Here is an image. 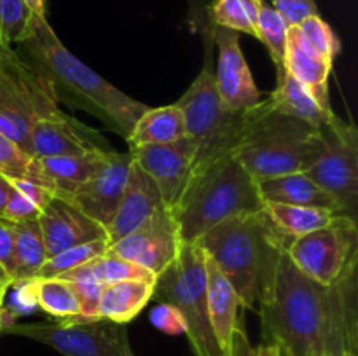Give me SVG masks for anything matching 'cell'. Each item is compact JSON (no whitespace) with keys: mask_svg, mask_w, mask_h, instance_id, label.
Listing matches in <instances>:
<instances>
[{"mask_svg":"<svg viewBox=\"0 0 358 356\" xmlns=\"http://www.w3.org/2000/svg\"><path fill=\"white\" fill-rule=\"evenodd\" d=\"M107 154L108 152H87L79 154V156L38 157V164L52 184L55 194L66 198L100 170Z\"/></svg>","mask_w":358,"mask_h":356,"instance_id":"24","label":"cell"},{"mask_svg":"<svg viewBox=\"0 0 358 356\" xmlns=\"http://www.w3.org/2000/svg\"><path fill=\"white\" fill-rule=\"evenodd\" d=\"M0 177L24 178L52 191V184L42 171L37 157L21 150L16 143L3 135H0Z\"/></svg>","mask_w":358,"mask_h":356,"instance_id":"31","label":"cell"},{"mask_svg":"<svg viewBox=\"0 0 358 356\" xmlns=\"http://www.w3.org/2000/svg\"><path fill=\"white\" fill-rule=\"evenodd\" d=\"M150 320H152L154 327L159 328L161 332L170 335L185 334V321L180 311L173 307L171 304L159 302V306L154 307L150 313Z\"/></svg>","mask_w":358,"mask_h":356,"instance_id":"38","label":"cell"},{"mask_svg":"<svg viewBox=\"0 0 358 356\" xmlns=\"http://www.w3.org/2000/svg\"><path fill=\"white\" fill-rule=\"evenodd\" d=\"M252 355V346L248 342L247 332H245L243 323L236 325L233 332V337H231L229 349H227V356H250Z\"/></svg>","mask_w":358,"mask_h":356,"instance_id":"40","label":"cell"},{"mask_svg":"<svg viewBox=\"0 0 358 356\" xmlns=\"http://www.w3.org/2000/svg\"><path fill=\"white\" fill-rule=\"evenodd\" d=\"M250 356H282V349L278 344H269V342H262L259 348H252Z\"/></svg>","mask_w":358,"mask_h":356,"instance_id":"41","label":"cell"},{"mask_svg":"<svg viewBox=\"0 0 358 356\" xmlns=\"http://www.w3.org/2000/svg\"><path fill=\"white\" fill-rule=\"evenodd\" d=\"M287 35H289L287 21L271 6L262 2L257 16V38L268 47V52L271 56V61L275 63L276 70L283 68V59H285L287 51Z\"/></svg>","mask_w":358,"mask_h":356,"instance_id":"34","label":"cell"},{"mask_svg":"<svg viewBox=\"0 0 358 356\" xmlns=\"http://www.w3.org/2000/svg\"><path fill=\"white\" fill-rule=\"evenodd\" d=\"M112 145L96 129L83 124L59 108L31 126L28 152L34 157L79 156L87 152H110Z\"/></svg>","mask_w":358,"mask_h":356,"instance_id":"14","label":"cell"},{"mask_svg":"<svg viewBox=\"0 0 358 356\" xmlns=\"http://www.w3.org/2000/svg\"><path fill=\"white\" fill-rule=\"evenodd\" d=\"M38 225L44 237L48 257L77 244L107 239L103 225L90 218L69 199L56 194L38 216Z\"/></svg>","mask_w":358,"mask_h":356,"instance_id":"17","label":"cell"},{"mask_svg":"<svg viewBox=\"0 0 358 356\" xmlns=\"http://www.w3.org/2000/svg\"><path fill=\"white\" fill-rule=\"evenodd\" d=\"M17 49L23 52L21 58L48 80L58 103L94 115L124 140L149 108L76 58L62 44L45 16H35L30 35L17 44Z\"/></svg>","mask_w":358,"mask_h":356,"instance_id":"2","label":"cell"},{"mask_svg":"<svg viewBox=\"0 0 358 356\" xmlns=\"http://www.w3.org/2000/svg\"><path fill=\"white\" fill-rule=\"evenodd\" d=\"M128 152L157 185L164 208L173 213V216L177 215L196 157L194 140L184 136L159 145L129 147Z\"/></svg>","mask_w":358,"mask_h":356,"instance_id":"13","label":"cell"},{"mask_svg":"<svg viewBox=\"0 0 358 356\" xmlns=\"http://www.w3.org/2000/svg\"><path fill=\"white\" fill-rule=\"evenodd\" d=\"M7 180L13 185V192L3 208V218L9 222L38 220L55 192L24 178H7Z\"/></svg>","mask_w":358,"mask_h":356,"instance_id":"29","label":"cell"},{"mask_svg":"<svg viewBox=\"0 0 358 356\" xmlns=\"http://www.w3.org/2000/svg\"><path fill=\"white\" fill-rule=\"evenodd\" d=\"M31 299L56 320H84L72 281L63 278H37L27 283Z\"/></svg>","mask_w":358,"mask_h":356,"instance_id":"27","label":"cell"},{"mask_svg":"<svg viewBox=\"0 0 358 356\" xmlns=\"http://www.w3.org/2000/svg\"><path fill=\"white\" fill-rule=\"evenodd\" d=\"M131 163L133 157L129 152L112 150L107 154L100 170L65 199L73 202L94 222L107 227L122 198Z\"/></svg>","mask_w":358,"mask_h":356,"instance_id":"15","label":"cell"},{"mask_svg":"<svg viewBox=\"0 0 358 356\" xmlns=\"http://www.w3.org/2000/svg\"><path fill=\"white\" fill-rule=\"evenodd\" d=\"M268 101L273 110L301 119L315 128H320L334 115L332 108L322 107L310 89L294 79L285 68L276 70V89L269 93Z\"/></svg>","mask_w":358,"mask_h":356,"instance_id":"22","label":"cell"},{"mask_svg":"<svg viewBox=\"0 0 358 356\" xmlns=\"http://www.w3.org/2000/svg\"><path fill=\"white\" fill-rule=\"evenodd\" d=\"M259 316L264 342L287 356L357 355V272L336 285H320L299 271L287 251Z\"/></svg>","mask_w":358,"mask_h":356,"instance_id":"1","label":"cell"},{"mask_svg":"<svg viewBox=\"0 0 358 356\" xmlns=\"http://www.w3.org/2000/svg\"><path fill=\"white\" fill-rule=\"evenodd\" d=\"M262 202H280V205L310 206V208L329 209L341 213L338 202L331 194L315 184L306 173H290L282 177L257 181Z\"/></svg>","mask_w":358,"mask_h":356,"instance_id":"21","label":"cell"},{"mask_svg":"<svg viewBox=\"0 0 358 356\" xmlns=\"http://www.w3.org/2000/svg\"><path fill=\"white\" fill-rule=\"evenodd\" d=\"M14 234V274L13 285L35 279L38 269L48 260L44 237L38 220L10 222Z\"/></svg>","mask_w":358,"mask_h":356,"instance_id":"26","label":"cell"},{"mask_svg":"<svg viewBox=\"0 0 358 356\" xmlns=\"http://www.w3.org/2000/svg\"><path fill=\"white\" fill-rule=\"evenodd\" d=\"M290 239L262 208L224 220L198 243L231 283L240 307L259 313L271 295L280 257Z\"/></svg>","mask_w":358,"mask_h":356,"instance_id":"3","label":"cell"},{"mask_svg":"<svg viewBox=\"0 0 358 356\" xmlns=\"http://www.w3.org/2000/svg\"><path fill=\"white\" fill-rule=\"evenodd\" d=\"M308 356H315V355H308Z\"/></svg>","mask_w":358,"mask_h":356,"instance_id":"47","label":"cell"},{"mask_svg":"<svg viewBox=\"0 0 358 356\" xmlns=\"http://www.w3.org/2000/svg\"><path fill=\"white\" fill-rule=\"evenodd\" d=\"M58 110L48 80L16 49L0 45V135L30 154L31 126Z\"/></svg>","mask_w":358,"mask_h":356,"instance_id":"8","label":"cell"},{"mask_svg":"<svg viewBox=\"0 0 358 356\" xmlns=\"http://www.w3.org/2000/svg\"><path fill=\"white\" fill-rule=\"evenodd\" d=\"M205 272H206V304H208L210 321L213 332L219 341L220 348L227 353L231 337L240 323V300L236 292L222 274L215 262L205 253Z\"/></svg>","mask_w":358,"mask_h":356,"instance_id":"20","label":"cell"},{"mask_svg":"<svg viewBox=\"0 0 358 356\" xmlns=\"http://www.w3.org/2000/svg\"><path fill=\"white\" fill-rule=\"evenodd\" d=\"M297 30L301 31V35L304 37V40L318 52L324 59H327L329 63L334 65L336 56L341 51V44H339L338 35L334 34V30L331 28V24L327 21H324L320 17V14L317 16L306 17L303 23L296 24Z\"/></svg>","mask_w":358,"mask_h":356,"instance_id":"36","label":"cell"},{"mask_svg":"<svg viewBox=\"0 0 358 356\" xmlns=\"http://www.w3.org/2000/svg\"><path fill=\"white\" fill-rule=\"evenodd\" d=\"M34 16H45V0H24Z\"/></svg>","mask_w":358,"mask_h":356,"instance_id":"42","label":"cell"},{"mask_svg":"<svg viewBox=\"0 0 358 356\" xmlns=\"http://www.w3.org/2000/svg\"><path fill=\"white\" fill-rule=\"evenodd\" d=\"M177 105L184 114L187 136L196 142V157L187 181L189 188L219 161L236 154L250 122V108L234 112L224 107L215 86L210 49L201 72Z\"/></svg>","mask_w":358,"mask_h":356,"instance_id":"5","label":"cell"},{"mask_svg":"<svg viewBox=\"0 0 358 356\" xmlns=\"http://www.w3.org/2000/svg\"><path fill=\"white\" fill-rule=\"evenodd\" d=\"M84 265H86L87 272H90L96 281H100L101 285H108V283L115 281H126V279H140V281L156 283L157 279L152 272L140 267V265L133 264V262L126 260V258L119 257V255L112 253L110 250H107L103 255L93 258V260L87 262V264Z\"/></svg>","mask_w":358,"mask_h":356,"instance_id":"33","label":"cell"},{"mask_svg":"<svg viewBox=\"0 0 358 356\" xmlns=\"http://www.w3.org/2000/svg\"><path fill=\"white\" fill-rule=\"evenodd\" d=\"M324 150L304 173L334 198L341 213L357 218L358 133L353 122L332 115L320 126Z\"/></svg>","mask_w":358,"mask_h":356,"instance_id":"11","label":"cell"},{"mask_svg":"<svg viewBox=\"0 0 358 356\" xmlns=\"http://www.w3.org/2000/svg\"><path fill=\"white\" fill-rule=\"evenodd\" d=\"M108 248H110V244H108L107 239L90 241V243L77 244V246L66 248V250L59 251V253L48 257V260L44 262V265L38 269L35 279L37 278H59V276L65 274V272L72 271V269L87 264V262H91L93 258L103 255Z\"/></svg>","mask_w":358,"mask_h":356,"instance_id":"32","label":"cell"},{"mask_svg":"<svg viewBox=\"0 0 358 356\" xmlns=\"http://www.w3.org/2000/svg\"><path fill=\"white\" fill-rule=\"evenodd\" d=\"M0 300H3V295H0Z\"/></svg>","mask_w":358,"mask_h":356,"instance_id":"46","label":"cell"},{"mask_svg":"<svg viewBox=\"0 0 358 356\" xmlns=\"http://www.w3.org/2000/svg\"><path fill=\"white\" fill-rule=\"evenodd\" d=\"M0 45H2V44H0Z\"/></svg>","mask_w":358,"mask_h":356,"instance_id":"48","label":"cell"},{"mask_svg":"<svg viewBox=\"0 0 358 356\" xmlns=\"http://www.w3.org/2000/svg\"><path fill=\"white\" fill-rule=\"evenodd\" d=\"M0 320H2V300H0Z\"/></svg>","mask_w":358,"mask_h":356,"instance_id":"44","label":"cell"},{"mask_svg":"<svg viewBox=\"0 0 358 356\" xmlns=\"http://www.w3.org/2000/svg\"><path fill=\"white\" fill-rule=\"evenodd\" d=\"M341 356H357V355H353V353H345V355H341Z\"/></svg>","mask_w":358,"mask_h":356,"instance_id":"45","label":"cell"},{"mask_svg":"<svg viewBox=\"0 0 358 356\" xmlns=\"http://www.w3.org/2000/svg\"><path fill=\"white\" fill-rule=\"evenodd\" d=\"M285 251L308 278L320 285H336L357 272V218L339 213L322 229L292 237Z\"/></svg>","mask_w":358,"mask_h":356,"instance_id":"9","label":"cell"},{"mask_svg":"<svg viewBox=\"0 0 358 356\" xmlns=\"http://www.w3.org/2000/svg\"><path fill=\"white\" fill-rule=\"evenodd\" d=\"M283 68L294 79L304 84L322 107L332 108L331 101H329V75L332 72V63L322 58L304 40V37L297 30V27H289Z\"/></svg>","mask_w":358,"mask_h":356,"instance_id":"19","label":"cell"},{"mask_svg":"<svg viewBox=\"0 0 358 356\" xmlns=\"http://www.w3.org/2000/svg\"><path fill=\"white\" fill-rule=\"evenodd\" d=\"M154 285L156 283L140 279L108 283L101 290L98 318H105L115 323H129L152 300Z\"/></svg>","mask_w":358,"mask_h":356,"instance_id":"23","label":"cell"},{"mask_svg":"<svg viewBox=\"0 0 358 356\" xmlns=\"http://www.w3.org/2000/svg\"><path fill=\"white\" fill-rule=\"evenodd\" d=\"M213 40L219 49V61L213 75L224 107L240 112L257 105L262 100L261 91L255 86L250 66L241 52L238 31L215 27Z\"/></svg>","mask_w":358,"mask_h":356,"instance_id":"16","label":"cell"},{"mask_svg":"<svg viewBox=\"0 0 358 356\" xmlns=\"http://www.w3.org/2000/svg\"><path fill=\"white\" fill-rule=\"evenodd\" d=\"M262 208H264L266 215L273 220V223L289 237L303 236V234L322 229L331 223L336 215H339V213L329 212V209L280 205V202H264Z\"/></svg>","mask_w":358,"mask_h":356,"instance_id":"28","label":"cell"},{"mask_svg":"<svg viewBox=\"0 0 358 356\" xmlns=\"http://www.w3.org/2000/svg\"><path fill=\"white\" fill-rule=\"evenodd\" d=\"M9 286H13V279H10V276L7 274V272L3 271L2 265H0V295H6Z\"/></svg>","mask_w":358,"mask_h":356,"instance_id":"43","label":"cell"},{"mask_svg":"<svg viewBox=\"0 0 358 356\" xmlns=\"http://www.w3.org/2000/svg\"><path fill=\"white\" fill-rule=\"evenodd\" d=\"M152 299L171 304L182 313L185 335L196 356H227L220 348L206 304L205 251L201 244L184 243L177 260L157 276Z\"/></svg>","mask_w":358,"mask_h":356,"instance_id":"7","label":"cell"},{"mask_svg":"<svg viewBox=\"0 0 358 356\" xmlns=\"http://www.w3.org/2000/svg\"><path fill=\"white\" fill-rule=\"evenodd\" d=\"M35 16L24 0H0V44L14 47L30 35Z\"/></svg>","mask_w":358,"mask_h":356,"instance_id":"35","label":"cell"},{"mask_svg":"<svg viewBox=\"0 0 358 356\" xmlns=\"http://www.w3.org/2000/svg\"><path fill=\"white\" fill-rule=\"evenodd\" d=\"M163 206V199H161L157 185L133 161L117 209H115L110 223L105 227L108 244L112 246L119 239L128 236L143 220L149 218L152 213H156Z\"/></svg>","mask_w":358,"mask_h":356,"instance_id":"18","label":"cell"},{"mask_svg":"<svg viewBox=\"0 0 358 356\" xmlns=\"http://www.w3.org/2000/svg\"><path fill=\"white\" fill-rule=\"evenodd\" d=\"M187 136L185 119L177 103L166 107L147 108L133 126L131 133L126 138L128 147L136 145H159L170 143Z\"/></svg>","mask_w":358,"mask_h":356,"instance_id":"25","label":"cell"},{"mask_svg":"<svg viewBox=\"0 0 358 356\" xmlns=\"http://www.w3.org/2000/svg\"><path fill=\"white\" fill-rule=\"evenodd\" d=\"M7 330L49 346L65 356H135L126 325L105 318L14 323Z\"/></svg>","mask_w":358,"mask_h":356,"instance_id":"10","label":"cell"},{"mask_svg":"<svg viewBox=\"0 0 358 356\" xmlns=\"http://www.w3.org/2000/svg\"><path fill=\"white\" fill-rule=\"evenodd\" d=\"M324 150L320 128L273 110L268 98L250 107V122L236 157L257 181L304 173Z\"/></svg>","mask_w":358,"mask_h":356,"instance_id":"4","label":"cell"},{"mask_svg":"<svg viewBox=\"0 0 358 356\" xmlns=\"http://www.w3.org/2000/svg\"><path fill=\"white\" fill-rule=\"evenodd\" d=\"M264 0H215L210 16L215 27L257 38V16Z\"/></svg>","mask_w":358,"mask_h":356,"instance_id":"30","label":"cell"},{"mask_svg":"<svg viewBox=\"0 0 358 356\" xmlns=\"http://www.w3.org/2000/svg\"><path fill=\"white\" fill-rule=\"evenodd\" d=\"M182 246L184 241L177 218L163 206L108 250L157 278L177 260Z\"/></svg>","mask_w":358,"mask_h":356,"instance_id":"12","label":"cell"},{"mask_svg":"<svg viewBox=\"0 0 358 356\" xmlns=\"http://www.w3.org/2000/svg\"><path fill=\"white\" fill-rule=\"evenodd\" d=\"M271 3L273 9L287 21L289 27H296L306 17L318 14V6L315 0H271Z\"/></svg>","mask_w":358,"mask_h":356,"instance_id":"37","label":"cell"},{"mask_svg":"<svg viewBox=\"0 0 358 356\" xmlns=\"http://www.w3.org/2000/svg\"><path fill=\"white\" fill-rule=\"evenodd\" d=\"M0 265L13 279L14 274V234L9 220L0 216Z\"/></svg>","mask_w":358,"mask_h":356,"instance_id":"39","label":"cell"},{"mask_svg":"<svg viewBox=\"0 0 358 356\" xmlns=\"http://www.w3.org/2000/svg\"><path fill=\"white\" fill-rule=\"evenodd\" d=\"M257 180L245 170L236 154L219 161L185 192L177 209L184 243H196L231 216L262 209Z\"/></svg>","mask_w":358,"mask_h":356,"instance_id":"6","label":"cell"}]
</instances>
